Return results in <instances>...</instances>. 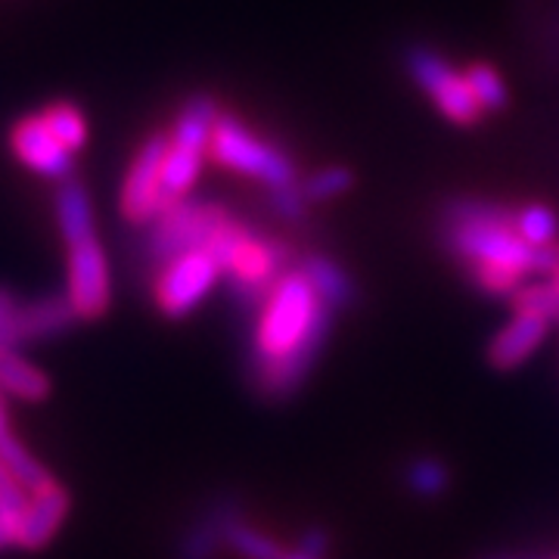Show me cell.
Here are the masks:
<instances>
[{
    "instance_id": "cell-1",
    "label": "cell",
    "mask_w": 559,
    "mask_h": 559,
    "mask_svg": "<svg viewBox=\"0 0 559 559\" xmlns=\"http://www.w3.org/2000/svg\"><path fill=\"white\" fill-rule=\"evenodd\" d=\"M330 320L333 311L301 271H289L274 283L252 340V382L261 395L286 399L299 389L326 342Z\"/></svg>"
},
{
    "instance_id": "cell-2",
    "label": "cell",
    "mask_w": 559,
    "mask_h": 559,
    "mask_svg": "<svg viewBox=\"0 0 559 559\" xmlns=\"http://www.w3.org/2000/svg\"><path fill=\"white\" fill-rule=\"evenodd\" d=\"M205 249L215 255L221 271L230 277V289L242 305H264L274 283L283 277V264L289 255L286 246L261 240L234 218L221 224Z\"/></svg>"
},
{
    "instance_id": "cell-3",
    "label": "cell",
    "mask_w": 559,
    "mask_h": 559,
    "mask_svg": "<svg viewBox=\"0 0 559 559\" xmlns=\"http://www.w3.org/2000/svg\"><path fill=\"white\" fill-rule=\"evenodd\" d=\"M209 150L221 165L242 171V175H252L261 183H267L271 190L296 183V165L289 162V156L280 153L277 146L259 140L255 134H249L240 119H234V116H218Z\"/></svg>"
},
{
    "instance_id": "cell-4",
    "label": "cell",
    "mask_w": 559,
    "mask_h": 559,
    "mask_svg": "<svg viewBox=\"0 0 559 559\" xmlns=\"http://www.w3.org/2000/svg\"><path fill=\"white\" fill-rule=\"evenodd\" d=\"M227 218H230L227 209H221L218 202H193L180 197L165 215L153 221V230L146 237V252L156 264L165 267L183 252L205 249L212 234Z\"/></svg>"
},
{
    "instance_id": "cell-5",
    "label": "cell",
    "mask_w": 559,
    "mask_h": 559,
    "mask_svg": "<svg viewBox=\"0 0 559 559\" xmlns=\"http://www.w3.org/2000/svg\"><path fill=\"white\" fill-rule=\"evenodd\" d=\"M444 242L466 264H500L522 277L535 274V246L522 240L516 224H444Z\"/></svg>"
},
{
    "instance_id": "cell-6",
    "label": "cell",
    "mask_w": 559,
    "mask_h": 559,
    "mask_svg": "<svg viewBox=\"0 0 559 559\" xmlns=\"http://www.w3.org/2000/svg\"><path fill=\"white\" fill-rule=\"evenodd\" d=\"M404 66H407V75L414 79V84L432 97V103L448 119L457 121V124H476L479 121L481 106L473 97L466 75L457 72L451 62L441 60L436 50L411 47L404 57Z\"/></svg>"
},
{
    "instance_id": "cell-7",
    "label": "cell",
    "mask_w": 559,
    "mask_h": 559,
    "mask_svg": "<svg viewBox=\"0 0 559 559\" xmlns=\"http://www.w3.org/2000/svg\"><path fill=\"white\" fill-rule=\"evenodd\" d=\"M165 153H168V138L153 134L140 146V153L128 168V178L121 183V215L131 224H146V221L153 224L178 202V197L162 190Z\"/></svg>"
},
{
    "instance_id": "cell-8",
    "label": "cell",
    "mask_w": 559,
    "mask_h": 559,
    "mask_svg": "<svg viewBox=\"0 0 559 559\" xmlns=\"http://www.w3.org/2000/svg\"><path fill=\"white\" fill-rule=\"evenodd\" d=\"M221 264L209 249L183 252L162 267L156 280V305L165 318H187L218 283Z\"/></svg>"
},
{
    "instance_id": "cell-9",
    "label": "cell",
    "mask_w": 559,
    "mask_h": 559,
    "mask_svg": "<svg viewBox=\"0 0 559 559\" xmlns=\"http://www.w3.org/2000/svg\"><path fill=\"white\" fill-rule=\"evenodd\" d=\"M66 296L72 301L81 320H97L112 305V280H109V261L103 252L100 240H84L69 246V286Z\"/></svg>"
},
{
    "instance_id": "cell-10",
    "label": "cell",
    "mask_w": 559,
    "mask_h": 559,
    "mask_svg": "<svg viewBox=\"0 0 559 559\" xmlns=\"http://www.w3.org/2000/svg\"><path fill=\"white\" fill-rule=\"evenodd\" d=\"M79 320L69 296H44L38 301L20 305L13 318L0 326V345L3 348H20L28 342L53 340L66 333Z\"/></svg>"
},
{
    "instance_id": "cell-11",
    "label": "cell",
    "mask_w": 559,
    "mask_h": 559,
    "mask_svg": "<svg viewBox=\"0 0 559 559\" xmlns=\"http://www.w3.org/2000/svg\"><path fill=\"white\" fill-rule=\"evenodd\" d=\"M10 146L16 153V159L25 162L32 171H38L40 178L50 180H69L72 175V153L62 146L60 140L50 134L44 116H25L16 121Z\"/></svg>"
},
{
    "instance_id": "cell-12",
    "label": "cell",
    "mask_w": 559,
    "mask_h": 559,
    "mask_svg": "<svg viewBox=\"0 0 559 559\" xmlns=\"http://www.w3.org/2000/svg\"><path fill=\"white\" fill-rule=\"evenodd\" d=\"M72 510V498L62 488L60 481H50L47 488H40L35 495H28V503L22 510L20 544L22 550H40L47 540L60 532V525Z\"/></svg>"
},
{
    "instance_id": "cell-13",
    "label": "cell",
    "mask_w": 559,
    "mask_h": 559,
    "mask_svg": "<svg viewBox=\"0 0 559 559\" xmlns=\"http://www.w3.org/2000/svg\"><path fill=\"white\" fill-rule=\"evenodd\" d=\"M547 320L532 318V314H516L495 340L488 342V360L498 370H513L522 360L535 355L540 342L547 340Z\"/></svg>"
},
{
    "instance_id": "cell-14",
    "label": "cell",
    "mask_w": 559,
    "mask_h": 559,
    "mask_svg": "<svg viewBox=\"0 0 559 559\" xmlns=\"http://www.w3.org/2000/svg\"><path fill=\"white\" fill-rule=\"evenodd\" d=\"M0 392L10 399L38 404L50 395V380L40 367H35L28 358H22L16 348L0 345Z\"/></svg>"
},
{
    "instance_id": "cell-15",
    "label": "cell",
    "mask_w": 559,
    "mask_h": 559,
    "mask_svg": "<svg viewBox=\"0 0 559 559\" xmlns=\"http://www.w3.org/2000/svg\"><path fill=\"white\" fill-rule=\"evenodd\" d=\"M218 103L212 97H190L187 106L178 112L175 119V131H171V143L183 146V150H193V153H205V146L212 143V131L218 124Z\"/></svg>"
},
{
    "instance_id": "cell-16",
    "label": "cell",
    "mask_w": 559,
    "mask_h": 559,
    "mask_svg": "<svg viewBox=\"0 0 559 559\" xmlns=\"http://www.w3.org/2000/svg\"><path fill=\"white\" fill-rule=\"evenodd\" d=\"M57 221H60V234L66 246L94 240V209L87 200V190L79 180H62L60 193H57Z\"/></svg>"
},
{
    "instance_id": "cell-17",
    "label": "cell",
    "mask_w": 559,
    "mask_h": 559,
    "mask_svg": "<svg viewBox=\"0 0 559 559\" xmlns=\"http://www.w3.org/2000/svg\"><path fill=\"white\" fill-rule=\"evenodd\" d=\"M299 271L308 277V283H311L314 293H318V299L323 301L330 311L348 308V305L355 301V283L348 280V274L342 271L336 261H330L326 255H305Z\"/></svg>"
},
{
    "instance_id": "cell-18",
    "label": "cell",
    "mask_w": 559,
    "mask_h": 559,
    "mask_svg": "<svg viewBox=\"0 0 559 559\" xmlns=\"http://www.w3.org/2000/svg\"><path fill=\"white\" fill-rule=\"evenodd\" d=\"M234 520H240L234 503H218L202 516L180 540V559H212L224 544V532Z\"/></svg>"
},
{
    "instance_id": "cell-19",
    "label": "cell",
    "mask_w": 559,
    "mask_h": 559,
    "mask_svg": "<svg viewBox=\"0 0 559 559\" xmlns=\"http://www.w3.org/2000/svg\"><path fill=\"white\" fill-rule=\"evenodd\" d=\"M0 460L7 463V469L13 473V479L20 481L22 488L28 491V495H35L40 488H47L53 476L40 466L38 460L32 457L25 448H22V441L7 429V432H0Z\"/></svg>"
},
{
    "instance_id": "cell-20",
    "label": "cell",
    "mask_w": 559,
    "mask_h": 559,
    "mask_svg": "<svg viewBox=\"0 0 559 559\" xmlns=\"http://www.w3.org/2000/svg\"><path fill=\"white\" fill-rule=\"evenodd\" d=\"M202 168V153H193V150H183V146H175L168 140V153H165V162H162V190H168L171 197H183L197 178H200Z\"/></svg>"
},
{
    "instance_id": "cell-21",
    "label": "cell",
    "mask_w": 559,
    "mask_h": 559,
    "mask_svg": "<svg viewBox=\"0 0 559 559\" xmlns=\"http://www.w3.org/2000/svg\"><path fill=\"white\" fill-rule=\"evenodd\" d=\"M224 544H227L234 554H240L242 559H283V554H286L277 540L261 535L255 528H249L242 520H234L227 525Z\"/></svg>"
},
{
    "instance_id": "cell-22",
    "label": "cell",
    "mask_w": 559,
    "mask_h": 559,
    "mask_svg": "<svg viewBox=\"0 0 559 559\" xmlns=\"http://www.w3.org/2000/svg\"><path fill=\"white\" fill-rule=\"evenodd\" d=\"M40 116L47 121L50 134L60 140L69 153H72V150H81V146L87 143V121H84V116H81L72 103H57V106L44 109Z\"/></svg>"
},
{
    "instance_id": "cell-23",
    "label": "cell",
    "mask_w": 559,
    "mask_h": 559,
    "mask_svg": "<svg viewBox=\"0 0 559 559\" xmlns=\"http://www.w3.org/2000/svg\"><path fill=\"white\" fill-rule=\"evenodd\" d=\"M513 308L516 314H532L540 320H559V289L557 283H535V286H522L513 293Z\"/></svg>"
},
{
    "instance_id": "cell-24",
    "label": "cell",
    "mask_w": 559,
    "mask_h": 559,
    "mask_svg": "<svg viewBox=\"0 0 559 559\" xmlns=\"http://www.w3.org/2000/svg\"><path fill=\"white\" fill-rule=\"evenodd\" d=\"M463 75H466V84H469L473 97L481 106V112L485 109H503L507 106V84L498 75V69H491L488 62H476Z\"/></svg>"
},
{
    "instance_id": "cell-25",
    "label": "cell",
    "mask_w": 559,
    "mask_h": 559,
    "mask_svg": "<svg viewBox=\"0 0 559 559\" xmlns=\"http://www.w3.org/2000/svg\"><path fill=\"white\" fill-rule=\"evenodd\" d=\"M352 183H355V175L348 168L333 165V168H320L314 175H308L301 183V193L308 202H323L340 197V193H348Z\"/></svg>"
},
{
    "instance_id": "cell-26",
    "label": "cell",
    "mask_w": 559,
    "mask_h": 559,
    "mask_svg": "<svg viewBox=\"0 0 559 559\" xmlns=\"http://www.w3.org/2000/svg\"><path fill=\"white\" fill-rule=\"evenodd\" d=\"M516 234L528 246H550L557 240V215L550 209L528 205V209L516 212Z\"/></svg>"
},
{
    "instance_id": "cell-27",
    "label": "cell",
    "mask_w": 559,
    "mask_h": 559,
    "mask_svg": "<svg viewBox=\"0 0 559 559\" xmlns=\"http://www.w3.org/2000/svg\"><path fill=\"white\" fill-rule=\"evenodd\" d=\"M469 274L479 283L481 289L498 293V296H513L520 289L522 274L513 267H500V264H469Z\"/></svg>"
},
{
    "instance_id": "cell-28",
    "label": "cell",
    "mask_w": 559,
    "mask_h": 559,
    "mask_svg": "<svg viewBox=\"0 0 559 559\" xmlns=\"http://www.w3.org/2000/svg\"><path fill=\"white\" fill-rule=\"evenodd\" d=\"M407 481L423 498H436V495H441L448 488V469L441 466L439 460H417L407 469Z\"/></svg>"
},
{
    "instance_id": "cell-29",
    "label": "cell",
    "mask_w": 559,
    "mask_h": 559,
    "mask_svg": "<svg viewBox=\"0 0 559 559\" xmlns=\"http://www.w3.org/2000/svg\"><path fill=\"white\" fill-rule=\"evenodd\" d=\"M271 202H274V212H277L283 221H299L305 215V193L301 187L289 183V187H274L271 190Z\"/></svg>"
},
{
    "instance_id": "cell-30",
    "label": "cell",
    "mask_w": 559,
    "mask_h": 559,
    "mask_svg": "<svg viewBox=\"0 0 559 559\" xmlns=\"http://www.w3.org/2000/svg\"><path fill=\"white\" fill-rule=\"evenodd\" d=\"M535 274H559V242L535 246Z\"/></svg>"
},
{
    "instance_id": "cell-31",
    "label": "cell",
    "mask_w": 559,
    "mask_h": 559,
    "mask_svg": "<svg viewBox=\"0 0 559 559\" xmlns=\"http://www.w3.org/2000/svg\"><path fill=\"white\" fill-rule=\"evenodd\" d=\"M299 550L305 554V557L311 559H320L323 554H326V535L320 532V528H311V532H305L299 540Z\"/></svg>"
},
{
    "instance_id": "cell-32",
    "label": "cell",
    "mask_w": 559,
    "mask_h": 559,
    "mask_svg": "<svg viewBox=\"0 0 559 559\" xmlns=\"http://www.w3.org/2000/svg\"><path fill=\"white\" fill-rule=\"evenodd\" d=\"M16 308H20V301H16V296H13V289L0 286V326L13 318V311H16Z\"/></svg>"
},
{
    "instance_id": "cell-33",
    "label": "cell",
    "mask_w": 559,
    "mask_h": 559,
    "mask_svg": "<svg viewBox=\"0 0 559 559\" xmlns=\"http://www.w3.org/2000/svg\"><path fill=\"white\" fill-rule=\"evenodd\" d=\"M10 426H7V407H3V399H0V432H7Z\"/></svg>"
},
{
    "instance_id": "cell-34",
    "label": "cell",
    "mask_w": 559,
    "mask_h": 559,
    "mask_svg": "<svg viewBox=\"0 0 559 559\" xmlns=\"http://www.w3.org/2000/svg\"><path fill=\"white\" fill-rule=\"evenodd\" d=\"M0 513H22V510H13V507L3 500V495H0Z\"/></svg>"
},
{
    "instance_id": "cell-35",
    "label": "cell",
    "mask_w": 559,
    "mask_h": 559,
    "mask_svg": "<svg viewBox=\"0 0 559 559\" xmlns=\"http://www.w3.org/2000/svg\"><path fill=\"white\" fill-rule=\"evenodd\" d=\"M283 559H311V557H305L301 550H296V554H283Z\"/></svg>"
},
{
    "instance_id": "cell-36",
    "label": "cell",
    "mask_w": 559,
    "mask_h": 559,
    "mask_svg": "<svg viewBox=\"0 0 559 559\" xmlns=\"http://www.w3.org/2000/svg\"><path fill=\"white\" fill-rule=\"evenodd\" d=\"M554 283H557V289H559V274H557V277H554Z\"/></svg>"
}]
</instances>
